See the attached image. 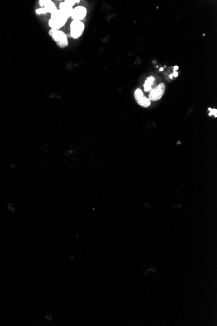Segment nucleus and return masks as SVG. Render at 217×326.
I'll list each match as a JSON object with an SVG mask.
<instances>
[{
	"label": "nucleus",
	"instance_id": "f257e3e1",
	"mask_svg": "<svg viewBox=\"0 0 217 326\" xmlns=\"http://www.w3.org/2000/svg\"><path fill=\"white\" fill-rule=\"evenodd\" d=\"M70 17V16L65 11L57 9L55 12L51 14L50 19L48 21V25L52 29L59 30L65 25Z\"/></svg>",
	"mask_w": 217,
	"mask_h": 326
},
{
	"label": "nucleus",
	"instance_id": "f03ea898",
	"mask_svg": "<svg viewBox=\"0 0 217 326\" xmlns=\"http://www.w3.org/2000/svg\"><path fill=\"white\" fill-rule=\"evenodd\" d=\"M49 35L59 48L63 49L68 46V36L64 32L51 29L49 31Z\"/></svg>",
	"mask_w": 217,
	"mask_h": 326
},
{
	"label": "nucleus",
	"instance_id": "7ed1b4c3",
	"mask_svg": "<svg viewBox=\"0 0 217 326\" xmlns=\"http://www.w3.org/2000/svg\"><path fill=\"white\" fill-rule=\"evenodd\" d=\"M84 30V24L81 21L73 20L70 24V36L77 39L83 35Z\"/></svg>",
	"mask_w": 217,
	"mask_h": 326
},
{
	"label": "nucleus",
	"instance_id": "20e7f679",
	"mask_svg": "<svg viewBox=\"0 0 217 326\" xmlns=\"http://www.w3.org/2000/svg\"><path fill=\"white\" fill-rule=\"evenodd\" d=\"M165 91V85L163 83H161L159 84L151 90L149 95L148 99L150 101L156 102L160 100L163 96Z\"/></svg>",
	"mask_w": 217,
	"mask_h": 326
},
{
	"label": "nucleus",
	"instance_id": "39448f33",
	"mask_svg": "<svg viewBox=\"0 0 217 326\" xmlns=\"http://www.w3.org/2000/svg\"><path fill=\"white\" fill-rule=\"evenodd\" d=\"M135 98L137 103L142 107L148 108L151 104V101L144 96L143 92L141 89H137L135 91Z\"/></svg>",
	"mask_w": 217,
	"mask_h": 326
},
{
	"label": "nucleus",
	"instance_id": "423d86ee",
	"mask_svg": "<svg viewBox=\"0 0 217 326\" xmlns=\"http://www.w3.org/2000/svg\"><path fill=\"white\" fill-rule=\"evenodd\" d=\"M87 13V9L83 6H77L73 9L71 17L73 20L81 21L86 17Z\"/></svg>",
	"mask_w": 217,
	"mask_h": 326
},
{
	"label": "nucleus",
	"instance_id": "0eeeda50",
	"mask_svg": "<svg viewBox=\"0 0 217 326\" xmlns=\"http://www.w3.org/2000/svg\"><path fill=\"white\" fill-rule=\"evenodd\" d=\"M42 8L44 9V14L50 13L51 14L57 10V7H56V5L54 4V3L52 1H50V0H48V3H46V5L44 7H42Z\"/></svg>",
	"mask_w": 217,
	"mask_h": 326
},
{
	"label": "nucleus",
	"instance_id": "6e6552de",
	"mask_svg": "<svg viewBox=\"0 0 217 326\" xmlns=\"http://www.w3.org/2000/svg\"><path fill=\"white\" fill-rule=\"evenodd\" d=\"M154 81H155V78L153 76L148 77L146 79L144 85L145 91L148 92V91H150V90H152V85H153Z\"/></svg>",
	"mask_w": 217,
	"mask_h": 326
},
{
	"label": "nucleus",
	"instance_id": "1a4fd4ad",
	"mask_svg": "<svg viewBox=\"0 0 217 326\" xmlns=\"http://www.w3.org/2000/svg\"><path fill=\"white\" fill-rule=\"evenodd\" d=\"M209 116L213 115L215 117H217V109H212L210 111V113H209Z\"/></svg>",
	"mask_w": 217,
	"mask_h": 326
},
{
	"label": "nucleus",
	"instance_id": "9d476101",
	"mask_svg": "<svg viewBox=\"0 0 217 326\" xmlns=\"http://www.w3.org/2000/svg\"><path fill=\"white\" fill-rule=\"evenodd\" d=\"M48 2V0H41V1H39V5L41 7V8H42V7H44L46 5Z\"/></svg>",
	"mask_w": 217,
	"mask_h": 326
},
{
	"label": "nucleus",
	"instance_id": "9b49d317",
	"mask_svg": "<svg viewBox=\"0 0 217 326\" xmlns=\"http://www.w3.org/2000/svg\"><path fill=\"white\" fill-rule=\"evenodd\" d=\"M172 75H173V77H176V78H177V77L178 76V72H177V71H174V72H173V74H172Z\"/></svg>",
	"mask_w": 217,
	"mask_h": 326
},
{
	"label": "nucleus",
	"instance_id": "f8f14e48",
	"mask_svg": "<svg viewBox=\"0 0 217 326\" xmlns=\"http://www.w3.org/2000/svg\"><path fill=\"white\" fill-rule=\"evenodd\" d=\"M178 69H179V67H178V66L176 65V66H175L174 67V71H176L178 70Z\"/></svg>",
	"mask_w": 217,
	"mask_h": 326
},
{
	"label": "nucleus",
	"instance_id": "ddd939ff",
	"mask_svg": "<svg viewBox=\"0 0 217 326\" xmlns=\"http://www.w3.org/2000/svg\"><path fill=\"white\" fill-rule=\"evenodd\" d=\"M169 78H170V79H172V78H173V75H172V74H170V75H169Z\"/></svg>",
	"mask_w": 217,
	"mask_h": 326
},
{
	"label": "nucleus",
	"instance_id": "4468645a",
	"mask_svg": "<svg viewBox=\"0 0 217 326\" xmlns=\"http://www.w3.org/2000/svg\"><path fill=\"white\" fill-rule=\"evenodd\" d=\"M159 71H163V68H161Z\"/></svg>",
	"mask_w": 217,
	"mask_h": 326
},
{
	"label": "nucleus",
	"instance_id": "2eb2a0df",
	"mask_svg": "<svg viewBox=\"0 0 217 326\" xmlns=\"http://www.w3.org/2000/svg\"><path fill=\"white\" fill-rule=\"evenodd\" d=\"M209 109V111H211V109H211V108H209V109Z\"/></svg>",
	"mask_w": 217,
	"mask_h": 326
}]
</instances>
